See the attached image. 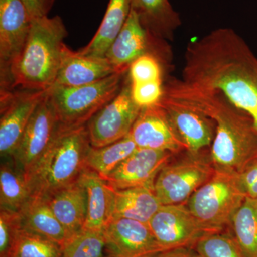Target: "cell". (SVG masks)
<instances>
[{"label":"cell","mask_w":257,"mask_h":257,"mask_svg":"<svg viewBox=\"0 0 257 257\" xmlns=\"http://www.w3.org/2000/svg\"><path fill=\"white\" fill-rule=\"evenodd\" d=\"M32 19L48 16L55 0H22Z\"/></svg>","instance_id":"cell-35"},{"label":"cell","mask_w":257,"mask_h":257,"mask_svg":"<svg viewBox=\"0 0 257 257\" xmlns=\"http://www.w3.org/2000/svg\"><path fill=\"white\" fill-rule=\"evenodd\" d=\"M182 80L220 94L247 115L257 133V57L234 30L216 29L189 43Z\"/></svg>","instance_id":"cell-1"},{"label":"cell","mask_w":257,"mask_h":257,"mask_svg":"<svg viewBox=\"0 0 257 257\" xmlns=\"http://www.w3.org/2000/svg\"><path fill=\"white\" fill-rule=\"evenodd\" d=\"M59 126L60 124L47 92L32 115L11 157L19 170L23 172L26 180L50 146Z\"/></svg>","instance_id":"cell-11"},{"label":"cell","mask_w":257,"mask_h":257,"mask_svg":"<svg viewBox=\"0 0 257 257\" xmlns=\"http://www.w3.org/2000/svg\"><path fill=\"white\" fill-rule=\"evenodd\" d=\"M234 236L248 257H257V199L246 197L233 216Z\"/></svg>","instance_id":"cell-27"},{"label":"cell","mask_w":257,"mask_h":257,"mask_svg":"<svg viewBox=\"0 0 257 257\" xmlns=\"http://www.w3.org/2000/svg\"><path fill=\"white\" fill-rule=\"evenodd\" d=\"M127 73L128 71H120L79 87H51L47 94L59 124L68 128L87 125L119 93Z\"/></svg>","instance_id":"cell-5"},{"label":"cell","mask_w":257,"mask_h":257,"mask_svg":"<svg viewBox=\"0 0 257 257\" xmlns=\"http://www.w3.org/2000/svg\"><path fill=\"white\" fill-rule=\"evenodd\" d=\"M91 148L87 125L73 128L60 125L50 146L27 178L31 197L48 199L78 182L87 170Z\"/></svg>","instance_id":"cell-4"},{"label":"cell","mask_w":257,"mask_h":257,"mask_svg":"<svg viewBox=\"0 0 257 257\" xmlns=\"http://www.w3.org/2000/svg\"><path fill=\"white\" fill-rule=\"evenodd\" d=\"M193 248L202 257H248L234 236L221 232L205 235Z\"/></svg>","instance_id":"cell-30"},{"label":"cell","mask_w":257,"mask_h":257,"mask_svg":"<svg viewBox=\"0 0 257 257\" xmlns=\"http://www.w3.org/2000/svg\"><path fill=\"white\" fill-rule=\"evenodd\" d=\"M165 110L171 125L191 153L197 155L214 141V120L197 109L162 96L158 103Z\"/></svg>","instance_id":"cell-15"},{"label":"cell","mask_w":257,"mask_h":257,"mask_svg":"<svg viewBox=\"0 0 257 257\" xmlns=\"http://www.w3.org/2000/svg\"><path fill=\"white\" fill-rule=\"evenodd\" d=\"M132 0H109L105 15L90 42L78 50L81 55L105 57L106 52L121 32L131 11Z\"/></svg>","instance_id":"cell-23"},{"label":"cell","mask_w":257,"mask_h":257,"mask_svg":"<svg viewBox=\"0 0 257 257\" xmlns=\"http://www.w3.org/2000/svg\"><path fill=\"white\" fill-rule=\"evenodd\" d=\"M167 97L197 109L214 120L216 133L211 157L221 170L241 172L257 159V133L247 115L219 94L193 87L182 79L166 84Z\"/></svg>","instance_id":"cell-2"},{"label":"cell","mask_w":257,"mask_h":257,"mask_svg":"<svg viewBox=\"0 0 257 257\" xmlns=\"http://www.w3.org/2000/svg\"><path fill=\"white\" fill-rule=\"evenodd\" d=\"M67 35L58 15L32 19L28 41L13 70V89L47 90L52 87L63 62Z\"/></svg>","instance_id":"cell-3"},{"label":"cell","mask_w":257,"mask_h":257,"mask_svg":"<svg viewBox=\"0 0 257 257\" xmlns=\"http://www.w3.org/2000/svg\"><path fill=\"white\" fill-rule=\"evenodd\" d=\"M148 225L165 251L193 248L203 236L214 233L203 226L183 204L161 206Z\"/></svg>","instance_id":"cell-12"},{"label":"cell","mask_w":257,"mask_h":257,"mask_svg":"<svg viewBox=\"0 0 257 257\" xmlns=\"http://www.w3.org/2000/svg\"><path fill=\"white\" fill-rule=\"evenodd\" d=\"M138 148L175 153L187 150L160 104L143 108L128 133Z\"/></svg>","instance_id":"cell-17"},{"label":"cell","mask_w":257,"mask_h":257,"mask_svg":"<svg viewBox=\"0 0 257 257\" xmlns=\"http://www.w3.org/2000/svg\"><path fill=\"white\" fill-rule=\"evenodd\" d=\"M19 225L18 213L0 210V257H8Z\"/></svg>","instance_id":"cell-33"},{"label":"cell","mask_w":257,"mask_h":257,"mask_svg":"<svg viewBox=\"0 0 257 257\" xmlns=\"http://www.w3.org/2000/svg\"><path fill=\"white\" fill-rule=\"evenodd\" d=\"M168 72L165 64L156 57L145 55L130 64L128 77L131 83L165 81V77Z\"/></svg>","instance_id":"cell-31"},{"label":"cell","mask_w":257,"mask_h":257,"mask_svg":"<svg viewBox=\"0 0 257 257\" xmlns=\"http://www.w3.org/2000/svg\"><path fill=\"white\" fill-rule=\"evenodd\" d=\"M47 90L16 88L0 93V153L11 158Z\"/></svg>","instance_id":"cell-10"},{"label":"cell","mask_w":257,"mask_h":257,"mask_svg":"<svg viewBox=\"0 0 257 257\" xmlns=\"http://www.w3.org/2000/svg\"><path fill=\"white\" fill-rule=\"evenodd\" d=\"M32 23L22 0H0V93L14 89L13 70L28 41Z\"/></svg>","instance_id":"cell-7"},{"label":"cell","mask_w":257,"mask_h":257,"mask_svg":"<svg viewBox=\"0 0 257 257\" xmlns=\"http://www.w3.org/2000/svg\"><path fill=\"white\" fill-rule=\"evenodd\" d=\"M87 194V214L84 229L103 231L114 216L115 189L92 171L80 177Z\"/></svg>","instance_id":"cell-19"},{"label":"cell","mask_w":257,"mask_h":257,"mask_svg":"<svg viewBox=\"0 0 257 257\" xmlns=\"http://www.w3.org/2000/svg\"><path fill=\"white\" fill-rule=\"evenodd\" d=\"M247 197L239 172L220 170L189 197L187 207L212 232H221Z\"/></svg>","instance_id":"cell-6"},{"label":"cell","mask_w":257,"mask_h":257,"mask_svg":"<svg viewBox=\"0 0 257 257\" xmlns=\"http://www.w3.org/2000/svg\"><path fill=\"white\" fill-rule=\"evenodd\" d=\"M131 6L143 26L163 40H173L176 30L182 25L179 13L169 0H132Z\"/></svg>","instance_id":"cell-22"},{"label":"cell","mask_w":257,"mask_h":257,"mask_svg":"<svg viewBox=\"0 0 257 257\" xmlns=\"http://www.w3.org/2000/svg\"><path fill=\"white\" fill-rule=\"evenodd\" d=\"M28 182L11 158L2 159L0 210L18 213L31 199Z\"/></svg>","instance_id":"cell-25"},{"label":"cell","mask_w":257,"mask_h":257,"mask_svg":"<svg viewBox=\"0 0 257 257\" xmlns=\"http://www.w3.org/2000/svg\"><path fill=\"white\" fill-rule=\"evenodd\" d=\"M214 172L198 160L166 165L159 172L154 192L162 205L183 204Z\"/></svg>","instance_id":"cell-14"},{"label":"cell","mask_w":257,"mask_h":257,"mask_svg":"<svg viewBox=\"0 0 257 257\" xmlns=\"http://www.w3.org/2000/svg\"><path fill=\"white\" fill-rule=\"evenodd\" d=\"M47 199L54 214L71 236L84 229L87 214V194L80 179Z\"/></svg>","instance_id":"cell-20"},{"label":"cell","mask_w":257,"mask_h":257,"mask_svg":"<svg viewBox=\"0 0 257 257\" xmlns=\"http://www.w3.org/2000/svg\"><path fill=\"white\" fill-rule=\"evenodd\" d=\"M161 206L153 189L145 187L115 189L114 216L148 224Z\"/></svg>","instance_id":"cell-24"},{"label":"cell","mask_w":257,"mask_h":257,"mask_svg":"<svg viewBox=\"0 0 257 257\" xmlns=\"http://www.w3.org/2000/svg\"><path fill=\"white\" fill-rule=\"evenodd\" d=\"M165 81L131 83L132 97L137 105L143 108L156 105L164 94Z\"/></svg>","instance_id":"cell-32"},{"label":"cell","mask_w":257,"mask_h":257,"mask_svg":"<svg viewBox=\"0 0 257 257\" xmlns=\"http://www.w3.org/2000/svg\"><path fill=\"white\" fill-rule=\"evenodd\" d=\"M103 232L107 257H153L165 251L141 221L114 216Z\"/></svg>","instance_id":"cell-13"},{"label":"cell","mask_w":257,"mask_h":257,"mask_svg":"<svg viewBox=\"0 0 257 257\" xmlns=\"http://www.w3.org/2000/svg\"><path fill=\"white\" fill-rule=\"evenodd\" d=\"M61 257H107L104 232L83 229L62 246Z\"/></svg>","instance_id":"cell-29"},{"label":"cell","mask_w":257,"mask_h":257,"mask_svg":"<svg viewBox=\"0 0 257 257\" xmlns=\"http://www.w3.org/2000/svg\"><path fill=\"white\" fill-rule=\"evenodd\" d=\"M172 152L138 148L104 180L116 189L145 187L154 189L160 170L167 165Z\"/></svg>","instance_id":"cell-16"},{"label":"cell","mask_w":257,"mask_h":257,"mask_svg":"<svg viewBox=\"0 0 257 257\" xmlns=\"http://www.w3.org/2000/svg\"><path fill=\"white\" fill-rule=\"evenodd\" d=\"M18 214L20 227L44 236L61 247L72 237L57 219L45 198L32 197Z\"/></svg>","instance_id":"cell-21"},{"label":"cell","mask_w":257,"mask_h":257,"mask_svg":"<svg viewBox=\"0 0 257 257\" xmlns=\"http://www.w3.org/2000/svg\"><path fill=\"white\" fill-rule=\"evenodd\" d=\"M136 144L128 136L106 146L92 147L87 158V170L105 179L130 155L138 150Z\"/></svg>","instance_id":"cell-26"},{"label":"cell","mask_w":257,"mask_h":257,"mask_svg":"<svg viewBox=\"0 0 257 257\" xmlns=\"http://www.w3.org/2000/svg\"><path fill=\"white\" fill-rule=\"evenodd\" d=\"M153 257H202L192 247L174 248L162 251Z\"/></svg>","instance_id":"cell-36"},{"label":"cell","mask_w":257,"mask_h":257,"mask_svg":"<svg viewBox=\"0 0 257 257\" xmlns=\"http://www.w3.org/2000/svg\"><path fill=\"white\" fill-rule=\"evenodd\" d=\"M145 55L155 56L170 71L172 50L167 40L149 32L131 8L130 15L118 36L106 52L105 57L118 71H128L130 64Z\"/></svg>","instance_id":"cell-8"},{"label":"cell","mask_w":257,"mask_h":257,"mask_svg":"<svg viewBox=\"0 0 257 257\" xmlns=\"http://www.w3.org/2000/svg\"><path fill=\"white\" fill-rule=\"evenodd\" d=\"M61 254L60 245L18 225L8 257H61Z\"/></svg>","instance_id":"cell-28"},{"label":"cell","mask_w":257,"mask_h":257,"mask_svg":"<svg viewBox=\"0 0 257 257\" xmlns=\"http://www.w3.org/2000/svg\"><path fill=\"white\" fill-rule=\"evenodd\" d=\"M240 177L247 197L257 199V159L240 173Z\"/></svg>","instance_id":"cell-34"},{"label":"cell","mask_w":257,"mask_h":257,"mask_svg":"<svg viewBox=\"0 0 257 257\" xmlns=\"http://www.w3.org/2000/svg\"><path fill=\"white\" fill-rule=\"evenodd\" d=\"M120 72L106 57L81 55L67 47L63 62L52 86L79 87L106 78Z\"/></svg>","instance_id":"cell-18"},{"label":"cell","mask_w":257,"mask_h":257,"mask_svg":"<svg viewBox=\"0 0 257 257\" xmlns=\"http://www.w3.org/2000/svg\"><path fill=\"white\" fill-rule=\"evenodd\" d=\"M141 109L132 97L127 73L119 93L87 124L92 147L106 146L127 136Z\"/></svg>","instance_id":"cell-9"}]
</instances>
